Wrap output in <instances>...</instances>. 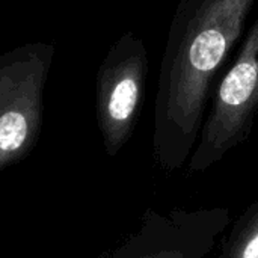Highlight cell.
Returning <instances> with one entry per match:
<instances>
[{"label":"cell","instance_id":"1","mask_svg":"<svg viewBox=\"0 0 258 258\" xmlns=\"http://www.w3.org/2000/svg\"><path fill=\"white\" fill-rule=\"evenodd\" d=\"M258 0H180L159 70L153 153L162 169L192 156L215 77L243 35Z\"/></svg>","mask_w":258,"mask_h":258},{"label":"cell","instance_id":"2","mask_svg":"<svg viewBox=\"0 0 258 258\" xmlns=\"http://www.w3.org/2000/svg\"><path fill=\"white\" fill-rule=\"evenodd\" d=\"M54 47L29 42L0 54V171L35 147Z\"/></svg>","mask_w":258,"mask_h":258},{"label":"cell","instance_id":"3","mask_svg":"<svg viewBox=\"0 0 258 258\" xmlns=\"http://www.w3.org/2000/svg\"><path fill=\"white\" fill-rule=\"evenodd\" d=\"M258 115V17L221 79L189 159L190 172H204L245 142Z\"/></svg>","mask_w":258,"mask_h":258},{"label":"cell","instance_id":"4","mask_svg":"<svg viewBox=\"0 0 258 258\" xmlns=\"http://www.w3.org/2000/svg\"><path fill=\"white\" fill-rule=\"evenodd\" d=\"M148 51L133 30L109 48L95 80V115L103 145L115 157L132 138L145 100Z\"/></svg>","mask_w":258,"mask_h":258},{"label":"cell","instance_id":"5","mask_svg":"<svg viewBox=\"0 0 258 258\" xmlns=\"http://www.w3.org/2000/svg\"><path fill=\"white\" fill-rule=\"evenodd\" d=\"M231 222L227 207L148 209L141 227L107 258H206Z\"/></svg>","mask_w":258,"mask_h":258},{"label":"cell","instance_id":"6","mask_svg":"<svg viewBox=\"0 0 258 258\" xmlns=\"http://www.w3.org/2000/svg\"><path fill=\"white\" fill-rule=\"evenodd\" d=\"M219 258H258V198L233 224Z\"/></svg>","mask_w":258,"mask_h":258}]
</instances>
